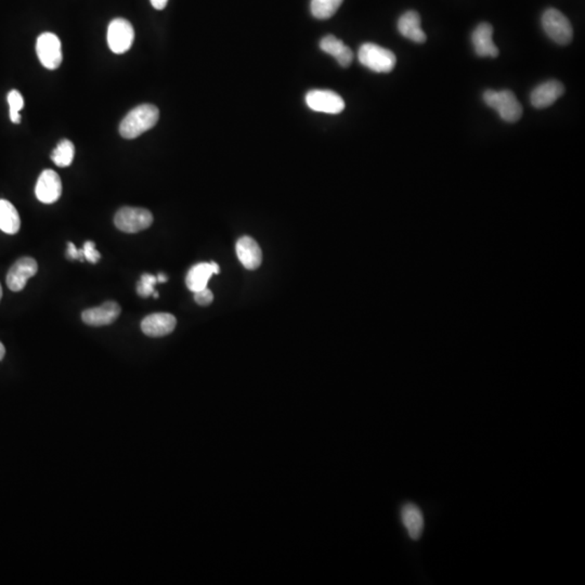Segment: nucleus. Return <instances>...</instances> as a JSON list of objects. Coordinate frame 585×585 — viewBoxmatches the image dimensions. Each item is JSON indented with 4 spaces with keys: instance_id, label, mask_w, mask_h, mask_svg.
Wrapping results in <instances>:
<instances>
[{
    "instance_id": "nucleus-29",
    "label": "nucleus",
    "mask_w": 585,
    "mask_h": 585,
    "mask_svg": "<svg viewBox=\"0 0 585 585\" xmlns=\"http://www.w3.org/2000/svg\"><path fill=\"white\" fill-rule=\"evenodd\" d=\"M156 279H157V282H161V283H165L168 280L167 276L163 274H160L159 276H156Z\"/></svg>"
},
{
    "instance_id": "nucleus-16",
    "label": "nucleus",
    "mask_w": 585,
    "mask_h": 585,
    "mask_svg": "<svg viewBox=\"0 0 585 585\" xmlns=\"http://www.w3.org/2000/svg\"><path fill=\"white\" fill-rule=\"evenodd\" d=\"M320 48L324 52L334 57L343 67H348L353 62V52L351 49L333 35L323 37L320 41Z\"/></svg>"
},
{
    "instance_id": "nucleus-30",
    "label": "nucleus",
    "mask_w": 585,
    "mask_h": 585,
    "mask_svg": "<svg viewBox=\"0 0 585 585\" xmlns=\"http://www.w3.org/2000/svg\"><path fill=\"white\" fill-rule=\"evenodd\" d=\"M211 267H213V274H218L220 272V269H219L218 264L217 262H211Z\"/></svg>"
},
{
    "instance_id": "nucleus-9",
    "label": "nucleus",
    "mask_w": 585,
    "mask_h": 585,
    "mask_svg": "<svg viewBox=\"0 0 585 585\" xmlns=\"http://www.w3.org/2000/svg\"><path fill=\"white\" fill-rule=\"evenodd\" d=\"M35 193L38 201L43 204H52L58 201L62 195L60 176L51 169L43 171L37 180Z\"/></svg>"
},
{
    "instance_id": "nucleus-6",
    "label": "nucleus",
    "mask_w": 585,
    "mask_h": 585,
    "mask_svg": "<svg viewBox=\"0 0 585 585\" xmlns=\"http://www.w3.org/2000/svg\"><path fill=\"white\" fill-rule=\"evenodd\" d=\"M134 41V29L125 19H114L108 27V45L112 52L122 55L132 48Z\"/></svg>"
},
{
    "instance_id": "nucleus-31",
    "label": "nucleus",
    "mask_w": 585,
    "mask_h": 585,
    "mask_svg": "<svg viewBox=\"0 0 585 585\" xmlns=\"http://www.w3.org/2000/svg\"><path fill=\"white\" fill-rule=\"evenodd\" d=\"M6 355V349L5 346L3 344L0 343V361L3 359Z\"/></svg>"
},
{
    "instance_id": "nucleus-23",
    "label": "nucleus",
    "mask_w": 585,
    "mask_h": 585,
    "mask_svg": "<svg viewBox=\"0 0 585 585\" xmlns=\"http://www.w3.org/2000/svg\"><path fill=\"white\" fill-rule=\"evenodd\" d=\"M8 104H9L10 120L15 124L21 122L20 111L24 106V99L17 90H11L8 94Z\"/></svg>"
},
{
    "instance_id": "nucleus-14",
    "label": "nucleus",
    "mask_w": 585,
    "mask_h": 585,
    "mask_svg": "<svg viewBox=\"0 0 585 585\" xmlns=\"http://www.w3.org/2000/svg\"><path fill=\"white\" fill-rule=\"evenodd\" d=\"M237 255L241 264L248 269L255 270L260 268L262 262V252L258 243L250 237H243L235 246Z\"/></svg>"
},
{
    "instance_id": "nucleus-2",
    "label": "nucleus",
    "mask_w": 585,
    "mask_h": 585,
    "mask_svg": "<svg viewBox=\"0 0 585 585\" xmlns=\"http://www.w3.org/2000/svg\"><path fill=\"white\" fill-rule=\"evenodd\" d=\"M358 59L363 66L376 73L391 72L397 63L395 53L372 43L360 47Z\"/></svg>"
},
{
    "instance_id": "nucleus-13",
    "label": "nucleus",
    "mask_w": 585,
    "mask_h": 585,
    "mask_svg": "<svg viewBox=\"0 0 585 585\" xmlns=\"http://www.w3.org/2000/svg\"><path fill=\"white\" fill-rule=\"evenodd\" d=\"M565 92L564 85L557 80H549L533 89L531 104L535 108H545L552 106Z\"/></svg>"
},
{
    "instance_id": "nucleus-8",
    "label": "nucleus",
    "mask_w": 585,
    "mask_h": 585,
    "mask_svg": "<svg viewBox=\"0 0 585 585\" xmlns=\"http://www.w3.org/2000/svg\"><path fill=\"white\" fill-rule=\"evenodd\" d=\"M305 101L310 110L321 113L339 114L345 108V101L332 90H310Z\"/></svg>"
},
{
    "instance_id": "nucleus-4",
    "label": "nucleus",
    "mask_w": 585,
    "mask_h": 585,
    "mask_svg": "<svg viewBox=\"0 0 585 585\" xmlns=\"http://www.w3.org/2000/svg\"><path fill=\"white\" fill-rule=\"evenodd\" d=\"M116 228L126 233H138L151 227L153 215L151 211L140 207H122L114 218Z\"/></svg>"
},
{
    "instance_id": "nucleus-20",
    "label": "nucleus",
    "mask_w": 585,
    "mask_h": 585,
    "mask_svg": "<svg viewBox=\"0 0 585 585\" xmlns=\"http://www.w3.org/2000/svg\"><path fill=\"white\" fill-rule=\"evenodd\" d=\"M21 227L17 209L7 199H0V230L7 234H15Z\"/></svg>"
},
{
    "instance_id": "nucleus-21",
    "label": "nucleus",
    "mask_w": 585,
    "mask_h": 585,
    "mask_svg": "<svg viewBox=\"0 0 585 585\" xmlns=\"http://www.w3.org/2000/svg\"><path fill=\"white\" fill-rule=\"evenodd\" d=\"M75 156V146L72 141L61 140L51 153V160L58 167H69L72 164Z\"/></svg>"
},
{
    "instance_id": "nucleus-28",
    "label": "nucleus",
    "mask_w": 585,
    "mask_h": 585,
    "mask_svg": "<svg viewBox=\"0 0 585 585\" xmlns=\"http://www.w3.org/2000/svg\"><path fill=\"white\" fill-rule=\"evenodd\" d=\"M150 1H151V5L153 6L156 10L165 9L168 3V0H150Z\"/></svg>"
},
{
    "instance_id": "nucleus-11",
    "label": "nucleus",
    "mask_w": 585,
    "mask_h": 585,
    "mask_svg": "<svg viewBox=\"0 0 585 585\" xmlns=\"http://www.w3.org/2000/svg\"><path fill=\"white\" fill-rule=\"evenodd\" d=\"M177 320L173 314L159 312L150 314L141 322V330L150 337H163L175 330Z\"/></svg>"
},
{
    "instance_id": "nucleus-12",
    "label": "nucleus",
    "mask_w": 585,
    "mask_h": 585,
    "mask_svg": "<svg viewBox=\"0 0 585 585\" xmlns=\"http://www.w3.org/2000/svg\"><path fill=\"white\" fill-rule=\"evenodd\" d=\"M120 314V307L118 302H106L99 307L85 310L82 313V319L88 325L104 326L115 322Z\"/></svg>"
},
{
    "instance_id": "nucleus-18",
    "label": "nucleus",
    "mask_w": 585,
    "mask_h": 585,
    "mask_svg": "<svg viewBox=\"0 0 585 585\" xmlns=\"http://www.w3.org/2000/svg\"><path fill=\"white\" fill-rule=\"evenodd\" d=\"M398 29L401 35L414 43L426 41V35L421 27V17L415 11H408L398 21Z\"/></svg>"
},
{
    "instance_id": "nucleus-17",
    "label": "nucleus",
    "mask_w": 585,
    "mask_h": 585,
    "mask_svg": "<svg viewBox=\"0 0 585 585\" xmlns=\"http://www.w3.org/2000/svg\"><path fill=\"white\" fill-rule=\"evenodd\" d=\"M401 519L411 539H420L424 530V517L420 507L415 504H406L401 509Z\"/></svg>"
},
{
    "instance_id": "nucleus-27",
    "label": "nucleus",
    "mask_w": 585,
    "mask_h": 585,
    "mask_svg": "<svg viewBox=\"0 0 585 585\" xmlns=\"http://www.w3.org/2000/svg\"><path fill=\"white\" fill-rule=\"evenodd\" d=\"M67 257L70 258V260H78L80 262H84V251L78 250L75 246L74 243L70 242L67 244Z\"/></svg>"
},
{
    "instance_id": "nucleus-1",
    "label": "nucleus",
    "mask_w": 585,
    "mask_h": 585,
    "mask_svg": "<svg viewBox=\"0 0 585 585\" xmlns=\"http://www.w3.org/2000/svg\"><path fill=\"white\" fill-rule=\"evenodd\" d=\"M160 111L153 104H141L132 108L120 125V134L125 139L138 138L152 129L159 122Z\"/></svg>"
},
{
    "instance_id": "nucleus-5",
    "label": "nucleus",
    "mask_w": 585,
    "mask_h": 585,
    "mask_svg": "<svg viewBox=\"0 0 585 585\" xmlns=\"http://www.w3.org/2000/svg\"><path fill=\"white\" fill-rule=\"evenodd\" d=\"M542 25L547 36L558 45H568L572 41L570 21L558 10H547L542 17Z\"/></svg>"
},
{
    "instance_id": "nucleus-3",
    "label": "nucleus",
    "mask_w": 585,
    "mask_h": 585,
    "mask_svg": "<svg viewBox=\"0 0 585 585\" xmlns=\"http://www.w3.org/2000/svg\"><path fill=\"white\" fill-rule=\"evenodd\" d=\"M484 101L488 106L497 111L500 118L505 122H517L523 115V106L509 90H487L484 94Z\"/></svg>"
},
{
    "instance_id": "nucleus-7",
    "label": "nucleus",
    "mask_w": 585,
    "mask_h": 585,
    "mask_svg": "<svg viewBox=\"0 0 585 585\" xmlns=\"http://www.w3.org/2000/svg\"><path fill=\"white\" fill-rule=\"evenodd\" d=\"M36 52L43 66L48 70H57L62 63V46L55 34H41L37 38Z\"/></svg>"
},
{
    "instance_id": "nucleus-26",
    "label": "nucleus",
    "mask_w": 585,
    "mask_h": 585,
    "mask_svg": "<svg viewBox=\"0 0 585 585\" xmlns=\"http://www.w3.org/2000/svg\"><path fill=\"white\" fill-rule=\"evenodd\" d=\"M195 300L199 306L211 305L213 300V292L207 288L204 290H197L195 292Z\"/></svg>"
},
{
    "instance_id": "nucleus-15",
    "label": "nucleus",
    "mask_w": 585,
    "mask_h": 585,
    "mask_svg": "<svg viewBox=\"0 0 585 585\" xmlns=\"http://www.w3.org/2000/svg\"><path fill=\"white\" fill-rule=\"evenodd\" d=\"M492 35L493 27L489 23H481L472 33V46L479 57L495 58L499 55V49L494 45Z\"/></svg>"
},
{
    "instance_id": "nucleus-25",
    "label": "nucleus",
    "mask_w": 585,
    "mask_h": 585,
    "mask_svg": "<svg viewBox=\"0 0 585 585\" xmlns=\"http://www.w3.org/2000/svg\"><path fill=\"white\" fill-rule=\"evenodd\" d=\"M84 251V258L92 264H97L100 260L101 255L96 250V244L92 241H87L83 247Z\"/></svg>"
},
{
    "instance_id": "nucleus-24",
    "label": "nucleus",
    "mask_w": 585,
    "mask_h": 585,
    "mask_svg": "<svg viewBox=\"0 0 585 585\" xmlns=\"http://www.w3.org/2000/svg\"><path fill=\"white\" fill-rule=\"evenodd\" d=\"M156 283H157V279L155 276L148 274H142L141 279L137 284L138 295L143 298L153 295V292H155L154 288H155Z\"/></svg>"
},
{
    "instance_id": "nucleus-22",
    "label": "nucleus",
    "mask_w": 585,
    "mask_h": 585,
    "mask_svg": "<svg viewBox=\"0 0 585 585\" xmlns=\"http://www.w3.org/2000/svg\"><path fill=\"white\" fill-rule=\"evenodd\" d=\"M344 0H311L310 9L312 15L318 20H326L333 17L341 7Z\"/></svg>"
},
{
    "instance_id": "nucleus-19",
    "label": "nucleus",
    "mask_w": 585,
    "mask_h": 585,
    "mask_svg": "<svg viewBox=\"0 0 585 585\" xmlns=\"http://www.w3.org/2000/svg\"><path fill=\"white\" fill-rule=\"evenodd\" d=\"M213 274V267H211V262L209 264L202 262V264L195 265L190 269L187 279H185L188 288L192 290L193 292L204 290L207 288L209 279L211 278Z\"/></svg>"
},
{
    "instance_id": "nucleus-32",
    "label": "nucleus",
    "mask_w": 585,
    "mask_h": 585,
    "mask_svg": "<svg viewBox=\"0 0 585 585\" xmlns=\"http://www.w3.org/2000/svg\"><path fill=\"white\" fill-rule=\"evenodd\" d=\"M1 297H3V288H1V284H0V300H1Z\"/></svg>"
},
{
    "instance_id": "nucleus-10",
    "label": "nucleus",
    "mask_w": 585,
    "mask_h": 585,
    "mask_svg": "<svg viewBox=\"0 0 585 585\" xmlns=\"http://www.w3.org/2000/svg\"><path fill=\"white\" fill-rule=\"evenodd\" d=\"M38 270L36 260L31 257L20 258L7 274V286L13 292H20L27 286V282L35 276Z\"/></svg>"
}]
</instances>
